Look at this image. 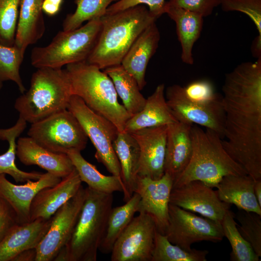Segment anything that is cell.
<instances>
[{
	"mask_svg": "<svg viewBox=\"0 0 261 261\" xmlns=\"http://www.w3.org/2000/svg\"><path fill=\"white\" fill-rule=\"evenodd\" d=\"M17 224L14 212L8 203L0 197V241L9 231Z\"/></svg>",
	"mask_w": 261,
	"mask_h": 261,
	"instance_id": "obj_42",
	"label": "cell"
},
{
	"mask_svg": "<svg viewBox=\"0 0 261 261\" xmlns=\"http://www.w3.org/2000/svg\"><path fill=\"white\" fill-rule=\"evenodd\" d=\"M27 122L19 116L15 124L7 129H0V140L7 141L9 147L4 153L0 155V175H11L16 182H24L29 180H37L43 173L27 172L18 169L15 163L16 139L27 127Z\"/></svg>",
	"mask_w": 261,
	"mask_h": 261,
	"instance_id": "obj_28",
	"label": "cell"
},
{
	"mask_svg": "<svg viewBox=\"0 0 261 261\" xmlns=\"http://www.w3.org/2000/svg\"><path fill=\"white\" fill-rule=\"evenodd\" d=\"M224 12H239L248 16L261 35V0H220Z\"/></svg>",
	"mask_w": 261,
	"mask_h": 261,
	"instance_id": "obj_38",
	"label": "cell"
},
{
	"mask_svg": "<svg viewBox=\"0 0 261 261\" xmlns=\"http://www.w3.org/2000/svg\"><path fill=\"white\" fill-rule=\"evenodd\" d=\"M212 188L199 180L173 188L170 203L221 223L231 204L220 201Z\"/></svg>",
	"mask_w": 261,
	"mask_h": 261,
	"instance_id": "obj_14",
	"label": "cell"
},
{
	"mask_svg": "<svg viewBox=\"0 0 261 261\" xmlns=\"http://www.w3.org/2000/svg\"><path fill=\"white\" fill-rule=\"evenodd\" d=\"M167 128L160 126L130 133L140 149L138 176L157 180L164 175Z\"/></svg>",
	"mask_w": 261,
	"mask_h": 261,
	"instance_id": "obj_16",
	"label": "cell"
},
{
	"mask_svg": "<svg viewBox=\"0 0 261 261\" xmlns=\"http://www.w3.org/2000/svg\"><path fill=\"white\" fill-rule=\"evenodd\" d=\"M192 125L179 121L167 125L164 173L173 180L185 170L190 160Z\"/></svg>",
	"mask_w": 261,
	"mask_h": 261,
	"instance_id": "obj_22",
	"label": "cell"
},
{
	"mask_svg": "<svg viewBox=\"0 0 261 261\" xmlns=\"http://www.w3.org/2000/svg\"><path fill=\"white\" fill-rule=\"evenodd\" d=\"M72 95L79 97L92 111L112 122L123 132L132 116L120 104L109 76L86 61L66 65Z\"/></svg>",
	"mask_w": 261,
	"mask_h": 261,
	"instance_id": "obj_5",
	"label": "cell"
},
{
	"mask_svg": "<svg viewBox=\"0 0 261 261\" xmlns=\"http://www.w3.org/2000/svg\"><path fill=\"white\" fill-rule=\"evenodd\" d=\"M177 121L167 103L164 84H160L146 99L142 110L128 119L124 131L131 133L145 128L167 126Z\"/></svg>",
	"mask_w": 261,
	"mask_h": 261,
	"instance_id": "obj_23",
	"label": "cell"
},
{
	"mask_svg": "<svg viewBox=\"0 0 261 261\" xmlns=\"http://www.w3.org/2000/svg\"><path fill=\"white\" fill-rule=\"evenodd\" d=\"M173 184L172 177L165 173L157 180L138 176L134 192L140 196L138 212L149 215L154 221L157 231L163 235L168 223Z\"/></svg>",
	"mask_w": 261,
	"mask_h": 261,
	"instance_id": "obj_15",
	"label": "cell"
},
{
	"mask_svg": "<svg viewBox=\"0 0 261 261\" xmlns=\"http://www.w3.org/2000/svg\"><path fill=\"white\" fill-rule=\"evenodd\" d=\"M16 155L24 165H36L61 178L74 169L67 154L51 151L29 137H20L16 142Z\"/></svg>",
	"mask_w": 261,
	"mask_h": 261,
	"instance_id": "obj_20",
	"label": "cell"
},
{
	"mask_svg": "<svg viewBox=\"0 0 261 261\" xmlns=\"http://www.w3.org/2000/svg\"><path fill=\"white\" fill-rule=\"evenodd\" d=\"M167 3L181 8L206 17L210 15L214 10L220 5V0H169Z\"/></svg>",
	"mask_w": 261,
	"mask_h": 261,
	"instance_id": "obj_41",
	"label": "cell"
},
{
	"mask_svg": "<svg viewBox=\"0 0 261 261\" xmlns=\"http://www.w3.org/2000/svg\"><path fill=\"white\" fill-rule=\"evenodd\" d=\"M24 55L14 44L7 46L0 43V80L14 82L22 94L26 91L19 72Z\"/></svg>",
	"mask_w": 261,
	"mask_h": 261,
	"instance_id": "obj_35",
	"label": "cell"
},
{
	"mask_svg": "<svg viewBox=\"0 0 261 261\" xmlns=\"http://www.w3.org/2000/svg\"><path fill=\"white\" fill-rule=\"evenodd\" d=\"M255 181L248 174L227 175L216 186V192L220 201L234 204L238 210L261 215V206L254 193Z\"/></svg>",
	"mask_w": 261,
	"mask_h": 261,
	"instance_id": "obj_24",
	"label": "cell"
},
{
	"mask_svg": "<svg viewBox=\"0 0 261 261\" xmlns=\"http://www.w3.org/2000/svg\"><path fill=\"white\" fill-rule=\"evenodd\" d=\"M168 225L164 232L173 244L190 250L201 241L218 242L224 237L220 222L198 216L192 212L169 203Z\"/></svg>",
	"mask_w": 261,
	"mask_h": 261,
	"instance_id": "obj_10",
	"label": "cell"
},
{
	"mask_svg": "<svg viewBox=\"0 0 261 261\" xmlns=\"http://www.w3.org/2000/svg\"><path fill=\"white\" fill-rule=\"evenodd\" d=\"M3 86V82L0 80V89H1Z\"/></svg>",
	"mask_w": 261,
	"mask_h": 261,
	"instance_id": "obj_47",
	"label": "cell"
},
{
	"mask_svg": "<svg viewBox=\"0 0 261 261\" xmlns=\"http://www.w3.org/2000/svg\"><path fill=\"white\" fill-rule=\"evenodd\" d=\"M43 0H22L14 45L25 54L27 47L37 43L45 31L42 8Z\"/></svg>",
	"mask_w": 261,
	"mask_h": 261,
	"instance_id": "obj_25",
	"label": "cell"
},
{
	"mask_svg": "<svg viewBox=\"0 0 261 261\" xmlns=\"http://www.w3.org/2000/svg\"><path fill=\"white\" fill-rule=\"evenodd\" d=\"M208 253L206 250L184 249L172 244L157 230L151 261H206Z\"/></svg>",
	"mask_w": 261,
	"mask_h": 261,
	"instance_id": "obj_32",
	"label": "cell"
},
{
	"mask_svg": "<svg viewBox=\"0 0 261 261\" xmlns=\"http://www.w3.org/2000/svg\"><path fill=\"white\" fill-rule=\"evenodd\" d=\"M165 14L175 23L182 62L188 65L193 64V48L201 34L203 17L190 11L170 5L167 2Z\"/></svg>",
	"mask_w": 261,
	"mask_h": 261,
	"instance_id": "obj_26",
	"label": "cell"
},
{
	"mask_svg": "<svg viewBox=\"0 0 261 261\" xmlns=\"http://www.w3.org/2000/svg\"><path fill=\"white\" fill-rule=\"evenodd\" d=\"M160 38L156 22H153L138 36L121 61V65L135 78L141 90L146 85L147 66L158 49Z\"/></svg>",
	"mask_w": 261,
	"mask_h": 261,
	"instance_id": "obj_21",
	"label": "cell"
},
{
	"mask_svg": "<svg viewBox=\"0 0 261 261\" xmlns=\"http://www.w3.org/2000/svg\"><path fill=\"white\" fill-rule=\"evenodd\" d=\"M101 26V18H97L76 29L59 31L48 45L32 49L31 65L37 69L62 68L87 61L95 45Z\"/></svg>",
	"mask_w": 261,
	"mask_h": 261,
	"instance_id": "obj_7",
	"label": "cell"
},
{
	"mask_svg": "<svg viewBox=\"0 0 261 261\" xmlns=\"http://www.w3.org/2000/svg\"><path fill=\"white\" fill-rule=\"evenodd\" d=\"M103 72L112 80L117 95L127 111L131 116L141 111L146 99L141 93L135 78L121 64L107 68Z\"/></svg>",
	"mask_w": 261,
	"mask_h": 261,
	"instance_id": "obj_31",
	"label": "cell"
},
{
	"mask_svg": "<svg viewBox=\"0 0 261 261\" xmlns=\"http://www.w3.org/2000/svg\"><path fill=\"white\" fill-rule=\"evenodd\" d=\"M254 193L259 204L261 206V179L255 181Z\"/></svg>",
	"mask_w": 261,
	"mask_h": 261,
	"instance_id": "obj_46",
	"label": "cell"
},
{
	"mask_svg": "<svg viewBox=\"0 0 261 261\" xmlns=\"http://www.w3.org/2000/svg\"><path fill=\"white\" fill-rule=\"evenodd\" d=\"M157 19L143 4L106 14L101 18L100 32L86 61L101 70L121 64L138 36Z\"/></svg>",
	"mask_w": 261,
	"mask_h": 261,
	"instance_id": "obj_2",
	"label": "cell"
},
{
	"mask_svg": "<svg viewBox=\"0 0 261 261\" xmlns=\"http://www.w3.org/2000/svg\"><path fill=\"white\" fill-rule=\"evenodd\" d=\"M119 0H74L76 8L68 14L62 23L64 31L76 29L85 21L101 18L106 14L107 8L113 2Z\"/></svg>",
	"mask_w": 261,
	"mask_h": 261,
	"instance_id": "obj_34",
	"label": "cell"
},
{
	"mask_svg": "<svg viewBox=\"0 0 261 261\" xmlns=\"http://www.w3.org/2000/svg\"><path fill=\"white\" fill-rule=\"evenodd\" d=\"M61 178L49 173L43 174L37 180H29L24 185H15L9 181L5 174L0 175V197L6 201L14 212L17 223L30 221L31 202L41 189L52 187Z\"/></svg>",
	"mask_w": 261,
	"mask_h": 261,
	"instance_id": "obj_17",
	"label": "cell"
},
{
	"mask_svg": "<svg viewBox=\"0 0 261 261\" xmlns=\"http://www.w3.org/2000/svg\"><path fill=\"white\" fill-rule=\"evenodd\" d=\"M251 52L253 57L257 59L261 58V35L258 34L252 41Z\"/></svg>",
	"mask_w": 261,
	"mask_h": 261,
	"instance_id": "obj_44",
	"label": "cell"
},
{
	"mask_svg": "<svg viewBox=\"0 0 261 261\" xmlns=\"http://www.w3.org/2000/svg\"><path fill=\"white\" fill-rule=\"evenodd\" d=\"M66 154L71 159L74 168L82 181L87 187L96 191L113 194L114 192H122L124 187L121 179L112 175H105L101 173L96 166L86 160L81 151L72 150Z\"/></svg>",
	"mask_w": 261,
	"mask_h": 261,
	"instance_id": "obj_30",
	"label": "cell"
},
{
	"mask_svg": "<svg viewBox=\"0 0 261 261\" xmlns=\"http://www.w3.org/2000/svg\"><path fill=\"white\" fill-rule=\"evenodd\" d=\"M165 96L173 115L178 121L210 129L223 138L225 113L222 96L209 103L193 102L185 96L183 87L177 84L168 87Z\"/></svg>",
	"mask_w": 261,
	"mask_h": 261,
	"instance_id": "obj_11",
	"label": "cell"
},
{
	"mask_svg": "<svg viewBox=\"0 0 261 261\" xmlns=\"http://www.w3.org/2000/svg\"><path fill=\"white\" fill-rule=\"evenodd\" d=\"M21 1L0 0V43L2 44H14Z\"/></svg>",
	"mask_w": 261,
	"mask_h": 261,
	"instance_id": "obj_36",
	"label": "cell"
},
{
	"mask_svg": "<svg viewBox=\"0 0 261 261\" xmlns=\"http://www.w3.org/2000/svg\"><path fill=\"white\" fill-rule=\"evenodd\" d=\"M84 202L72 235L54 261H96L108 216L113 194L87 187Z\"/></svg>",
	"mask_w": 261,
	"mask_h": 261,
	"instance_id": "obj_4",
	"label": "cell"
},
{
	"mask_svg": "<svg viewBox=\"0 0 261 261\" xmlns=\"http://www.w3.org/2000/svg\"><path fill=\"white\" fill-rule=\"evenodd\" d=\"M83 186L53 215L49 229L36 248L35 261H54L65 246L74 230L85 198Z\"/></svg>",
	"mask_w": 261,
	"mask_h": 261,
	"instance_id": "obj_12",
	"label": "cell"
},
{
	"mask_svg": "<svg viewBox=\"0 0 261 261\" xmlns=\"http://www.w3.org/2000/svg\"><path fill=\"white\" fill-rule=\"evenodd\" d=\"M139 213L115 243L111 261H151L156 226L149 215Z\"/></svg>",
	"mask_w": 261,
	"mask_h": 261,
	"instance_id": "obj_13",
	"label": "cell"
},
{
	"mask_svg": "<svg viewBox=\"0 0 261 261\" xmlns=\"http://www.w3.org/2000/svg\"><path fill=\"white\" fill-rule=\"evenodd\" d=\"M191 137L190 160L185 170L173 180V188L194 180L216 188L225 176L247 174L228 154L223 147L222 138L215 131L206 128L204 130L194 124Z\"/></svg>",
	"mask_w": 261,
	"mask_h": 261,
	"instance_id": "obj_3",
	"label": "cell"
},
{
	"mask_svg": "<svg viewBox=\"0 0 261 261\" xmlns=\"http://www.w3.org/2000/svg\"><path fill=\"white\" fill-rule=\"evenodd\" d=\"M64 0H43L42 8L43 13L52 16L60 11Z\"/></svg>",
	"mask_w": 261,
	"mask_h": 261,
	"instance_id": "obj_43",
	"label": "cell"
},
{
	"mask_svg": "<svg viewBox=\"0 0 261 261\" xmlns=\"http://www.w3.org/2000/svg\"><path fill=\"white\" fill-rule=\"evenodd\" d=\"M52 217L14 225L0 241V261H13L21 252L36 248L48 232Z\"/></svg>",
	"mask_w": 261,
	"mask_h": 261,
	"instance_id": "obj_19",
	"label": "cell"
},
{
	"mask_svg": "<svg viewBox=\"0 0 261 261\" xmlns=\"http://www.w3.org/2000/svg\"><path fill=\"white\" fill-rule=\"evenodd\" d=\"M82 181L74 168L55 185L40 190L34 197L30 208V221L49 219L67 202L76 195Z\"/></svg>",
	"mask_w": 261,
	"mask_h": 261,
	"instance_id": "obj_18",
	"label": "cell"
},
{
	"mask_svg": "<svg viewBox=\"0 0 261 261\" xmlns=\"http://www.w3.org/2000/svg\"><path fill=\"white\" fill-rule=\"evenodd\" d=\"M140 200V195L134 192L124 204L112 208L99 248L101 253H111L115 243L138 212Z\"/></svg>",
	"mask_w": 261,
	"mask_h": 261,
	"instance_id": "obj_29",
	"label": "cell"
},
{
	"mask_svg": "<svg viewBox=\"0 0 261 261\" xmlns=\"http://www.w3.org/2000/svg\"><path fill=\"white\" fill-rule=\"evenodd\" d=\"M234 213L228 210L221 221L223 234L232 247L230 260L232 261H259V257L250 244L239 232L234 220Z\"/></svg>",
	"mask_w": 261,
	"mask_h": 261,
	"instance_id": "obj_33",
	"label": "cell"
},
{
	"mask_svg": "<svg viewBox=\"0 0 261 261\" xmlns=\"http://www.w3.org/2000/svg\"><path fill=\"white\" fill-rule=\"evenodd\" d=\"M222 90L223 147L248 175L261 179V58L226 73Z\"/></svg>",
	"mask_w": 261,
	"mask_h": 261,
	"instance_id": "obj_1",
	"label": "cell"
},
{
	"mask_svg": "<svg viewBox=\"0 0 261 261\" xmlns=\"http://www.w3.org/2000/svg\"><path fill=\"white\" fill-rule=\"evenodd\" d=\"M36 255V248L28 249L20 253L18 256H17L15 258L14 261H35Z\"/></svg>",
	"mask_w": 261,
	"mask_h": 261,
	"instance_id": "obj_45",
	"label": "cell"
},
{
	"mask_svg": "<svg viewBox=\"0 0 261 261\" xmlns=\"http://www.w3.org/2000/svg\"><path fill=\"white\" fill-rule=\"evenodd\" d=\"M166 2L165 0H119L110 5L106 14H112L126 9L143 4L147 5L150 13L156 19L165 14Z\"/></svg>",
	"mask_w": 261,
	"mask_h": 261,
	"instance_id": "obj_40",
	"label": "cell"
},
{
	"mask_svg": "<svg viewBox=\"0 0 261 261\" xmlns=\"http://www.w3.org/2000/svg\"><path fill=\"white\" fill-rule=\"evenodd\" d=\"M184 92L190 101L200 103H209L220 98L212 83L207 80H198L183 87Z\"/></svg>",
	"mask_w": 261,
	"mask_h": 261,
	"instance_id": "obj_39",
	"label": "cell"
},
{
	"mask_svg": "<svg viewBox=\"0 0 261 261\" xmlns=\"http://www.w3.org/2000/svg\"><path fill=\"white\" fill-rule=\"evenodd\" d=\"M234 218L240 224L238 230L247 241L256 254L261 256V215L243 210L234 214Z\"/></svg>",
	"mask_w": 261,
	"mask_h": 261,
	"instance_id": "obj_37",
	"label": "cell"
},
{
	"mask_svg": "<svg viewBox=\"0 0 261 261\" xmlns=\"http://www.w3.org/2000/svg\"><path fill=\"white\" fill-rule=\"evenodd\" d=\"M113 147L121 169L124 190L123 201L129 200L134 192L138 178L140 149L138 143L128 132H119Z\"/></svg>",
	"mask_w": 261,
	"mask_h": 261,
	"instance_id": "obj_27",
	"label": "cell"
},
{
	"mask_svg": "<svg viewBox=\"0 0 261 261\" xmlns=\"http://www.w3.org/2000/svg\"><path fill=\"white\" fill-rule=\"evenodd\" d=\"M67 109L78 119L93 145L97 160L112 175L121 179L120 164L113 147V143L119 133L116 127L90 109L75 95H72Z\"/></svg>",
	"mask_w": 261,
	"mask_h": 261,
	"instance_id": "obj_9",
	"label": "cell"
},
{
	"mask_svg": "<svg viewBox=\"0 0 261 261\" xmlns=\"http://www.w3.org/2000/svg\"><path fill=\"white\" fill-rule=\"evenodd\" d=\"M72 95L66 69L38 68L29 88L16 99L14 107L20 117L33 124L67 109Z\"/></svg>",
	"mask_w": 261,
	"mask_h": 261,
	"instance_id": "obj_6",
	"label": "cell"
},
{
	"mask_svg": "<svg viewBox=\"0 0 261 261\" xmlns=\"http://www.w3.org/2000/svg\"><path fill=\"white\" fill-rule=\"evenodd\" d=\"M28 135L43 147L65 154L84 150L88 139L78 119L67 109L31 124Z\"/></svg>",
	"mask_w": 261,
	"mask_h": 261,
	"instance_id": "obj_8",
	"label": "cell"
}]
</instances>
